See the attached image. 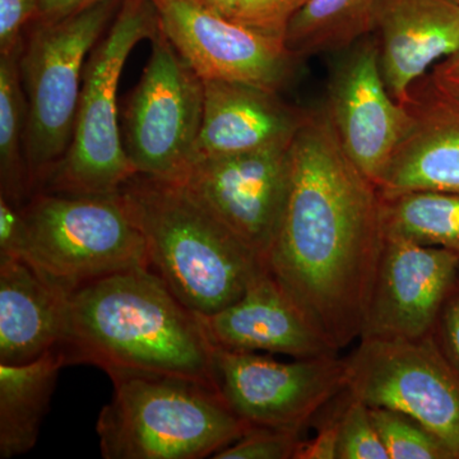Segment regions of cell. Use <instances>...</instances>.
<instances>
[{
  "instance_id": "9c48e42d",
  "label": "cell",
  "mask_w": 459,
  "mask_h": 459,
  "mask_svg": "<svg viewBox=\"0 0 459 459\" xmlns=\"http://www.w3.org/2000/svg\"><path fill=\"white\" fill-rule=\"evenodd\" d=\"M346 359V389L370 407L418 420L459 459V376L433 336L360 340Z\"/></svg>"
},
{
  "instance_id": "52a82bcc",
  "label": "cell",
  "mask_w": 459,
  "mask_h": 459,
  "mask_svg": "<svg viewBox=\"0 0 459 459\" xmlns=\"http://www.w3.org/2000/svg\"><path fill=\"white\" fill-rule=\"evenodd\" d=\"M122 2L100 0L53 22L27 26L20 69L27 101L25 157L31 197L71 146L84 65Z\"/></svg>"
},
{
  "instance_id": "ac0fdd59",
  "label": "cell",
  "mask_w": 459,
  "mask_h": 459,
  "mask_svg": "<svg viewBox=\"0 0 459 459\" xmlns=\"http://www.w3.org/2000/svg\"><path fill=\"white\" fill-rule=\"evenodd\" d=\"M204 83L195 161L290 144L309 111L287 104L277 91L228 81Z\"/></svg>"
},
{
  "instance_id": "9a60e30c",
  "label": "cell",
  "mask_w": 459,
  "mask_h": 459,
  "mask_svg": "<svg viewBox=\"0 0 459 459\" xmlns=\"http://www.w3.org/2000/svg\"><path fill=\"white\" fill-rule=\"evenodd\" d=\"M197 316L211 344L230 351H267L292 359L340 352L267 270L258 274L234 303L220 312Z\"/></svg>"
},
{
  "instance_id": "d6986e66",
  "label": "cell",
  "mask_w": 459,
  "mask_h": 459,
  "mask_svg": "<svg viewBox=\"0 0 459 459\" xmlns=\"http://www.w3.org/2000/svg\"><path fill=\"white\" fill-rule=\"evenodd\" d=\"M66 300L22 258L0 255V364H27L59 349Z\"/></svg>"
},
{
  "instance_id": "cb8c5ba5",
  "label": "cell",
  "mask_w": 459,
  "mask_h": 459,
  "mask_svg": "<svg viewBox=\"0 0 459 459\" xmlns=\"http://www.w3.org/2000/svg\"><path fill=\"white\" fill-rule=\"evenodd\" d=\"M369 409L389 459H455L446 444L418 420L386 407Z\"/></svg>"
},
{
  "instance_id": "4316f807",
  "label": "cell",
  "mask_w": 459,
  "mask_h": 459,
  "mask_svg": "<svg viewBox=\"0 0 459 459\" xmlns=\"http://www.w3.org/2000/svg\"><path fill=\"white\" fill-rule=\"evenodd\" d=\"M307 2L309 0H241L232 20L256 31L283 39L290 21Z\"/></svg>"
},
{
  "instance_id": "836d02e7",
  "label": "cell",
  "mask_w": 459,
  "mask_h": 459,
  "mask_svg": "<svg viewBox=\"0 0 459 459\" xmlns=\"http://www.w3.org/2000/svg\"><path fill=\"white\" fill-rule=\"evenodd\" d=\"M193 2L232 20L235 13H237L241 0H193Z\"/></svg>"
},
{
  "instance_id": "7402d4cb",
  "label": "cell",
  "mask_w": 459,
  "mask_h": 459,
  "mask_svg": "<svg viewBox=\"0 0 459 459\" xmlns=\"http://www.w3.org/2000/svg\"><path fill=\"white\" fill-rule=\"evenodd\" d=\"M380 199L385 235L459 255V193L419 190Z\"/></svg>"
},
{
  "instance_id": "603a6c76",
  "label": "cell",
  "mask_w": 459,
  "mask_h": 459,
  "mask_svg": "<svg viewBox=\"0 0 459 459\" xmlns=\"http://www.w3.org/2000/svg\"><path fill=\"white\" fill-rule=\"evenodd\" d=\"M16 50L0 54V198L22 207L31 198L25 157L27 101Z\"/></svg>"
},
{
  "instance_id": "484cf974",
  "label": "cell",
  "mask_w": 459,
  "mask_h": 459,
  "mask_svg": "<svg viewBox=\"0 0 459 459\" xmlns=\"http://www.w3.org/2000/svg\"><path fill=\"white\" fill-rule=\"evenodd\" d=\"M304 439V431L252 428L212 458L295 459Z\"/></svg>"
},
{
  "instance_id": "5bb4252c",
  "label": "cell",
  "mask_w": 459,
  "mask_h": 459,
  "mask_svg": "<svg viewBox=\"0 0 459 459\" xmlns=\"http://www.w3.org/2000/svg\"><path fill=\"white\" fill-rule=\"evenodd\" d=\"M458 276V253L385 235L359 341L430 336Z\"/></svg>"
},
{
  "instance_id": "d6a6232c",
  "label": "cell",
  "mask_w": 459,
  "mask_h": 459,
  "mask_svg": "<svg viewBox=\"0 0 459 459\" xmlns=\"http://www.w3.org/2000/svg\"><path fill=\"white\" fill-rule=\"evenodd\" d=\"M100 0H41L31 22H53L95 4Z\"/></svg>"
},
{
  "instance_id": "7a4b0ae2",
  "label": "cell",
  "mask_w": 459,
  "mask_h": 459,
  "mask_svg": "<svg viewBox=\"0 0 459 459\" xmlns=\"http://www.w3.org/2000/svg\"><path fill=\"white\" fill-rule=\"evenodd\" d=\"M59 349L105 373L162 374L216 386L212 344L197 314L148 267L117 272L68 295ZM217 388V386H216Z\"/></svg>"
},
{
  "instance_id": "e575fe53",
  "label": "cell",
  "mask_w": 459,
  "mask_h": 459,
  "mask_svg": "<svg viewBox=\"0 0 459 459\" xmlns=\"http://www.w3.org/2000/svg\"><path fill=\"white\" fill-rule=\"evenodd\" d=\"M451 2L455 3V4L459 5V0H451Z\"/></svg>"
},
{
  "instance_id": "1f68e13d",
  "label": "cell",
  "mask_w": 459,
  "mask_h": 459,
  "mask_svg": "<svg viewBox=\"0 0 459 459\" xmlns=\"http://www.w3.org/2000/svg\"><path fill=\"white\" fill-rule=\"evenodd\" d=\"M428 75L437 89L459 101V47L437 63Z\"/></svg>"
},
{
  "instance_id": "ba28073f",
  "label": "cell",
  "mask_w": 459,
  "mask_h": 459,
  "mask_svg": "<svg viewBox=\"0 0 459 459\" xmlns=\"http://www.w3.org/2000/svg\"><path fill=\"white\" fill-rule=\"evenodd\" d=\"M140 82L122 108V140L137 174L181 183L195 161L204 80L160 27Z\"/></svg>"
},
{
  "instance_id": "7c38bea8",
  "label": "cell",
  "mask_w": 459,
  "mask_h": 459,
  "mask_svg": "<svg viewBox=\"0 0 459 459\" xmlns=\"http://www.w3.org/2000/svg\"><path fill=\"white\" fill-rule=\"evenodd\" d=\"M336 56L325 110L347 157L377 188L412 117L386 90L373 33Z\"/></svg>"
},
{
  "instance_id": "277c9868",
  "label": "cell",
  "mask_w": 459,
  "mask_h": 459,
  "mask_svg": "<svg viewBox=\"0 0 459 459\" xmlns=\"http://www.w3.org/2000/svg\"><path fill=\"white\" fill-rule=\"evenodd\" d=\"M108 377L113 398L96 422L102 458H212L252 429L201 380L128 371Z\"/></svg>"
},
{
  "instance_id": "6da1fadb",
  "label": "cell",
  "mask_w": 459,
  "mask_h": 459,
  "mask_svg": "<svg viewBox=\"0 0 459 459\" xmlns=\"http://www.w3.org/2000/svg\"><path fill=\"white\" fill-rule=\"evenodd\" d=\"M385 243L377 186L309 110L290 146V186L265 270L337 350L359 340Z\"/></svg>"
},
{
  "instance_id": "30bf717a",
  "label": "cell",
  "mask_w": 459,
  "mask_h": 459,
  "mask_svg": "<svg viewBox=\"0 0 459 459\" xmlns=\"http://www.w3.org/2000/svg\"><path fill=\"white\" fill-rule=\"evenodd\" d=\"M212 369L223 401L252 428L305 431L347 383L338 355L286 362L212 346Z\"/></svg>"
},
{
  "instance_id": "8992f818",
  "label": "cell",
  "mask_w": 459,
  "mask_h": 459,
  "mask_svg": "<svg viewBox=\"0 0 459 459\" xmlns=\"http://www.w3.org/2000/svg\"><path fill=\"white\" fill-rule=\"evenodd\" d=\"M21 212L26 223L21 258L65 295L117 272L148 267L143 235L122 192H39Z\"/></svg>"
},
{
  "instance_id": "83f0119b",
  "label": "cell",
  "mask_w": 459,
  "mask_h": 459,
  "mask_svg": "<svg viewBox=\"0 0 459 459\" xmlns=\"http://www.w3.org/2000/svg\"><path fill=\"white\" fill-rule=\"evenodd\" d=\"M431 336L459 376V276L444 300Z\"/></svg>"
},
{
  "instance_id": "3957f363",
  "label": "cell",
  "mask_w": 459,
  "mask_h": 459,
  "mask_svg": "<svg viewBox=\"0 0 459 459\" xmlns=\"http://www.w3.org/2000/svg\"><path fill=\"white\" fill-rule=\"evenodd\" d=\"M120 192L143 235L148 268L192 312H220L265 271L183 184L137 174Z\"/></svg>"
},
{
  "instance_id": "8fae6325",
  "label": "cell",
  "mask_w": 459,
  "mask_h": 459,
  "mask_svg": "<svg viewBox=\"0 0 459 459\" xmlns=\"http://www.w3.org/2000/svg\"><path fill=\"white\" fill-rule=\"evenodd\" d=\"M166 38L204 81L252 84L280 92L298 59L285 40L202 7L193 0H152Z\"/></svg>"
},
{
  "instance_id": "5b68a950",
  "label": "cell",
  "mask_w": 459,
  "mask_h": 459,
  "mask_svg": "<svg viewBox=\"0 0 459 459\" xmlns=\"http://www.w3.org/2000/svg\"><path fill=\"white\" fill-rule=\"evenodd\" d=\"M159 29L152 0H123L84 65L71 146L39 192L114 195L137 175L124 151L117 123V86L133 48L151 40Z\"/></svg>"
},
{
  "instance_id": "4dcf8cb0",
  "label": "cell",
  "mask_w": 459,
  "mask_h": 459,
  "mask_svg": "<svg viewBox=\"0 0 459 459\" xmlns=\"http://www.w3.org/2000/svg\"><path fill=\"white\" fill-rule=\"evenodd\" d=\"M26 243V223L21 208L0 198V255L21 258Z\"/></svg>"
},
{
  "instance_id": "f546056e",
  "label": "cell",
  "mask_w": 459,
  "mask_h": 459,
  "mask_svg": "<svg viewBox=\"0 0 459 459\" xmlns=\"http://www.w3.org/2000/svg\"><path fill=\"white\" fill-rule=\"evenodd\" d=\"M343 404L338 406L333 415L325 420L313 439H304L295 459H338V437Z\"/></svg>"
},
{
  "instance_id": "ffe728a7",
  "label": "cell",
  "mask_w": 459,
  "mask_h": 459,
  "mask_svg": "<svg viewBox=\"0 0 459 459\" xmlns=\"http://www.w3.org/2000/svg\"><path fill=\"white\" fill-rule=\"evenodd\" d=\"M65 365L60 349L27 364H0V458L26 455L36 446Z\"/></svg>"
},
{
  "instance_id": "2e32d148",
  "label": "cell",
  "mask_w": 459,
  "mask_h": 459,
  "mask_svg": "<svg viewBox=\"0 0 459 459\" xmlns=\"http://www.w3.org/2000/svg\"><path fill=\"white\" fill-rule=\"evenodd\" d=\"M404 105L412 123L377 192L459 193V101L437 89L427 74L413 84Z\"/></svg>"
},
{
  "instance_id": "f1b7e54d",
  "label": "cell",
  "mask_w": 459,
  "mask_h": 459,
  "mask_svg": "<svg viewBox=\"0 0 459 459\" xmlns=\"http://www.w3.org/2000/svg\"><path fill=\"white\" fill-rule=\"evenodd\" d=\"M41 0H0V54L16 50Z\"/></svg>"
},
{
  "instance_id": "d4e9b609",
  "label": "cell",
  "mask_w": 459,
  "mask_h": 459,
  "mask_svg": "<svg viewBox=\"0 0 459 459\" xmlns=\"http://www.w3.org/2000/svg\"><path fill=\"white\" fill-rule=\"evenodd\" d=\"M338 459H389L365 402L347 392L338 437Z\"/></svg>"
},
{
  "instance_id": "e0dca14e",
  "label": "cell",
  "mask_w": 459,
  "mask_h": 459,
  "mask_svg": "<svg viewBox=\"0 0 459 459\" xmlns=\"http://www.w3.org/2000/svg\"><path fill=\"white\" fill-rule=\"evenodd\" d=\"M373 35L386 90L404 105L413 84L459 47V5L451 0H377Z\"/></svg>"
},
{
  "instance_id": "4fadbf2b",
  "label": "cell",
  "mask_w": 459,
  "mask_h": 459,
  "mask_svg": "<svg viewBox=\"0 0 459 459\" xmlns=\"http://www.w3.org/2000/svg\"><path fill=\"white\" fill-rule=\"evenodd\" d=\"M290 146L205 157L193 162L181 181L263 262L279 231L289 195Z\"/></svg>"
},
{
  "instance_id": "44dd1931",
  "label": "cell",
  "mask_w": 459,
  "mask_h": 459,
  "mask_svg": "<svg viewBox=\"0 0 459 459\" xmlns=\"http://www.w3.org/2000/svg\"><path fill=\"white\" fill-rule=\"evenodd\" d=\"M377 0H309L290 21L287 49L299 60L337 54L373 33Z\"/></svg>"
}]
</instances>
